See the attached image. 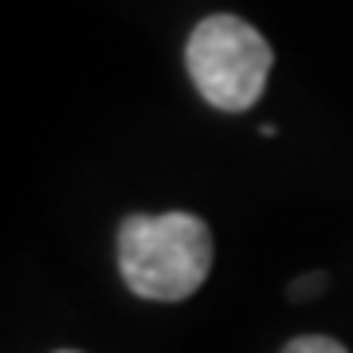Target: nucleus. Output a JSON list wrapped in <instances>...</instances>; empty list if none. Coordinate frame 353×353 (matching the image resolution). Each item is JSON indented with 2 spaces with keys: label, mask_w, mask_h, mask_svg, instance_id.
I'll list each match as a JSON object with an SVG mask.
<instances>
[{
  "label": "nucleus",
  "mask_w": 353,
  "mask_h": 353,
  "mask_svg": "<svg viewBox=\"0 0 353 353\" xmlns=\"http://www.w3.org/2000/svg\"><path fill=\"white\" fill-rule=\"evenodd\" d=\"M118 271L138 299L181 303L212 271V232L192 212L126 216L118 228Z\"/></svg>",
  "instance_id": "1"
},
{
  "label": "nucleus",
  "mask_w": 353,
  "mask_h": 353,
  "mask_svg": "<svg viewBox=\"0 0 353 353\" xmlns=\"http://www.w3.org/2000/svg\"><path fill=\"white\" fill-rule=\"evenodd\" d=\"M192 87L201 90L208 106L224 114L252 110L267 87L275 51L248 20L240 16H208L192 28L185 48Z\"/></svg>",
  "instance_id": "2"
},
{
  "label": "nucleus",
  "mask_w": 353,
  "mask_h": 353,
  "mask_svg": "<svg viewBox=\"0 0 353 353\" xmlns=\"http://www.w3.org/2000/svg\"><path fill=\"white\" fill-rule=\"evenodd\" d=\"M283 353H350L341 341L322 338V334H306V338H294Z\"/></svg>",
  "instance_id": "3"
},
{
  "label": "nucleus",
  "mask_w": 353,
  "mask_h": 353,
  "mask_svg": "<svg viewBox=\"0 0 353 353\" xmlns=\"http://www.w3.org/2000/svg\"><path fill=\"white\" fill-rule=\"evenodd\" d=\"M318 287H322V275H314V279H303V283H294L290 290H294V294H310V290H318Z\"/></svg>",
  "instance_id": "4"
},
{
  "label": "nucleus",
  "mask_w": 353,
  "mask_h": 353,
  "mask_svg": "<svg viewBox=\"0 0 353 353\" xmlns=\"http://www.w3.org/2000/svg\"><path fill=\"white\" fill-rule=\"evenodd\" d=\"M59 353H75V350H59Z\"/></svg>",
  "instance_id": "5"
}]
</instances>
